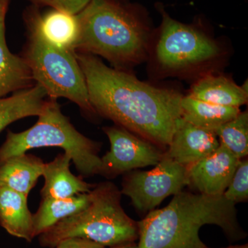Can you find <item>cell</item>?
Masks as SVG:
<instances>
[{"mask_svg":"<svg viewBox=\"0 0 248 248\" xmlns=\"http://www.w3.org/2000/svg\"><path fill=\"white\" fill-rule=\"evenodd\" d=\"M96 113L161 149L167 148L182 117L184 96L155 87L127 72L107 66L92 54L75 51Z\"/></svg>","mask_w":248,"mask_h":248,"instance_id":"6da1fadb","label":"cell"},{"mask_svg":"<svg viewBox=\"0 0 248 248\" xmlns=\"http://www.w3.org/2000/svg\"><path fill=\"white\" fill-rule=\"evenodd\" d=\"M139 227L138 248H205L199 232L204 225L219 226L230 239H244L235 203L223 195L181 191L169 205L149 212Z\"/></svg>","mask_w":248,"mask_h":248,"instance_id":"7a4b0ae2","label":"cell"},{"mask_svg":"<svg viewBox=\"0 0 248 248\" xmlns=\"http://www.w3.org/2000/svg\"><path fill=\"white\" fill-rule=\"evenodd\" d=\"M76 16L79 35L74 51L100 55L117 69L144 58L149 19L140 5L125 0H91Z\"/></svg>","mask_w":248,"mask_h":248,"instance_id":"3957f363","label":"cell"},{"mask_svg":"<svg viewBox=\"0 0 248 248\" xmlns=\"http://www.w3.org/2000/svg\"><path fill=\"white\" fill-rule=\"evenodd\" d=\"M91 202L84 210L62 219L39 235L42 247L55 248L63 240L80 237L113 247L139 239L138 222L124 211L122 192L110 182L100 183L89 192Z\"/></svg>","mask_w":248,"mask_h":248,"instance_id":"277c9868","label":"cell"},{"mask_svg":"<svg viewBox=\"0 0 248 248\" xmlns=\"http://www.w3.org/2000/svg\"><path fill=\"white\" fill-rule=\"evenodd\" d=\"M59 147L71 156L76 169L85 177L101 174L100 145L80 133L62 113L56 99L46 101L35 125L21 133L9 130L0 147V161L34 148Z\"/></svg>","mask_w":248,"mask_h":248,"instance_id":"5b68a950","label":"cell"},{"mask_svg":"<svg viewBox=\"0 0 248 248\" xmlns=\"http://www.w3.org/2000/svg\"><path fill=\"white\" fill-rule=\"evenodd\" d=\"M37 16L38 13L32 11L25 18L27 40L21 55L35 84L45 89L50 99L66 98L84 113L97 115L90 103L86 80L75 51L50 44L41 32Z\"/></svg>","mask_w":248,"mask_h":248,"instance_id":"8992f818","label":"cell"},{"mask_svg":"<svg viewBox=\"0 0 248 248\" xmlns=\"http://www.w3.org/2000/svg\"><path fill=\"white\" fill-rule=\"evenodd\" d=\"M156 9L162 19L155 46V58L164 71H186L218 58L219 47L205 32L195 26L173 19L162 4H156Z\"/></svg>","mask_w":248,"mask_h":248,"instance_id":"52a82bcc","label":"cell"},{"mask_svg":"<svg viewBox=\"0 0 248 248\" xmlns=\"http://www.w3.org/2000/svg\"><path fill=\"white\" fill-rule=\"evenodd\" d=\"M188 184L187 167L166 156L149 171H130L122 182V195L130 197L141 213L155 210L170 195H175Z\"/></svg>","mask_w":248,"mask_h":248,"instance_id":"ba28073f","label":"cell"},{"mask_svg":"<svg viewBox=\"0 0 248 248\" xmlns=\"http://www.w3.org/2000/svg\"><path fill=\"white\" fill-rule=\"evenodd\" d=\"M110 143V151L101 157V174L115 177L124 172L149 166H156L165 151L127 129L117 125L103 129Z\"/></svg>","mask_w":248,"mask_h":248,"instance_id":"9c48e42d","label":"cell"},{"mask_svg":"<svg viewBox=\"0 0 248 248\" xmlns=\"http://www.w3.org/2000/svg\"><path fill=\"white\" fill-rule=\"evenodd\" d=\"M240 160L220 144L211 154L187 167V185L203 195H223Z\"/></svg>","mask_w":248,"mask_h":248,"instance_id":"30bf717a","label":"cell"},{"mask_svg":"<svg viewBox=\"0 0 248 248\" xmlns=\"http://www.w3.org/2000/svg\"><path fill=\"white\" fill-rule=\"evenodd\" d=\"M219 145L214 130L195 126L181 117L164 154L178 164L188 167L211 154Z\"/></svg>","mask_w":248,"mask_h":248,"instance_id":"8fae6325","label":"cell"},{"mask_svg":"<svg viewBox=\"0 0 248 248\" xmlns=\"http://www.w3.org/2000/svg\"><path fill=\"white\" fill-rule=\"evenodd\" d=\"M71 156L66 153L58 155L46 163L43 176L45 184L41 190L42 198L66 199L80 194L89 193L94 185L77 177L70 170Z\"/></svg>","mask_w":248,"mask_h":248,"instance_id":"7c38bea8","label":"cell"},{"mask_svg":"<svg viewBox=\"0 0 248 248\" xmlns=\"http://www.w3.org/2000/svg\"><path fill=\"white\" fill-rule=\"evenodd\" d=\"M7 9L8 5L0 9V98L35 85L27 62L22 56L11 53L6 44L5 21Z\"/></svg>","mask_w":248,"mask_h":248,"instance_id":"4fadbf2b","label":"cell"},{"mask_svg":"<svg viewBox=\"0 0 248 248\" xmlns=\"http://www.w3.org/2000/svg\"><path fill=\"white\" fill-rule=\"evenodd\" d=\"M45 165L40 157L27 153L0 161V189H10L28 197L42 176Z\"/></svg>","mask_w":248,"mask_h":248,"instance_id":"5bb4252c","label":"cell"},{"mask_svg":"<svg viewBox=\"0 0 248 248\" xmlns=\"http://www.w3.org/2000/svg\"><path fill=\"white\" fill-rule=\"evenodd\" d=\"M247 84L239 86L226 77L208 75L192 85L189 95L216 105L240 108L248 102Z\"/></svg>","mask_w":248,"mask_h":248,"instance_id":"9a60e30c","label":"cell"},{"mask_svg":"<svg viewBox=\"0 0 248 248\" xmlns=\"http://www.w3.org/2000/svg\"><path fill=\"white\" fill-rule=\"evenodd\" d=\"M27 200L19 192L0 189V225L11 236L31 242L35 236Z\"/></svg>","mask_w":248,"mask_h":248,"instance_id":"2e32d148","label":"cell"},{"mask_svg":"<svg viewBox=\"0 0 248 248\" xmlns=\"http://www.w3.org/2000/svg\"><path fill=\"white\" fill-rule=\"evenodd\" d=\"M48 97L46 91L39 84L29 89L0 98V132L16 121L42 113Z\"/></svg>","mask_w":248,"mask_h":248,"instance_id":"e0dca14e","label":"cell"},{"mask_svg":"<svg viewBox=\"0 0 248 248\" xmlns=\"http://www.w3.org/2000/svg\"><path fill=\"white\" fill-rule=\"evenodd\" d=\"M91 202L89 193L66 199L42 198L38 210L32 214L35 237L62 219L84 210Z\"/></svg>","mask_w":248,"mask_h":248,"instance_id":"ac0fdd59","label":"cell"},{"mask_svg":"<svg viewBox=\"0 0 248 248\" xmlns=\"http://www.w3.org/2000/svg\"><path fill=\"white\" fill-rule=\"evenodd\" d=\"M182 118L200 128L215 130L241 112L240 108L203 102L187 94L182 99Z\"/></svg>","mask_w":248,"mask_h":248,"instance_id":"d6986e66","label":"cell"},{"mask_svg":"<svg viewBox=\"0 0 248 248\" xmlns=\"http://www.w3.org/2000/svg\"><path fill=\"white\" fill-rule=\"evenodd\" d=\"M37 19L42 35L50 44L74 51L79 35L76 15L53 9L43 16L38 13Z\"/></svg>","mask_w":248,"mask_h":248,"instance_id":"ffe728a7","label":"cell"},{"mask_svg":"<svg viewBox=\"0 0 248 248\" xmlns=\"http://www.w3.org/2000/svg\"><path fill=\"white\" fill-rule=\"evenodd\" d=\"M220 144L228 148L238 159L248 155V113L240 112L232 120L215 129Z\"/></svg>","mask_w":248,"mask_h":248,"instance_id":"44dd1931","label":"cell"},{"mask_svg":"<svg viewBox=\"0 0 248 248\" xmlns=\"http://www.w3.org/2000/svg\"><path fill=\"white\" fill-rule=\"evenodd\" d=\"M225 198L232 203L247 202L248 199V161L240 160L228 188L223 193Z\"/></svg>","mask_w":248,"mask_h":248,"instance_id":"7402d4cb","label":"cell"},{"mask_svg":"<svg viewBox=\"0 0 248 248\" xmlns=\"http://www.w3.org/2000/svg\"><path fill=\"white\" fill-rule=\"evenodd\" d=\"M36 5L48 6L53 9L76 15L86 6L91 0H30Z\"/></svg>","mask_w":248,"mask_h":248,"instance_id":"603a6c76","label":"cell"},{"mask_svg":"<svg viewBox=\"0 0 248 248\" xmlns=\"http://www.w3.org/2000/svg\"><path fill=\"white\" fill-rule=\"evenodd\" d=\"M54 248H107L102 245L80 237L68 238L60 241Z\"/></svg>","mask_w":248,"mask_h":248,"instance_id":"cb8c5ba5","label":"cell"},{"mask_svg":"<svg viewBox=\"0 0 248 248\" xmlns=\"http://www.w3.org/2000/svg\"><path fill=\"white\" fill-rule=\"evenodd\" d=\"M109 248H138V246L135 242L128 243V244H124L118 245V246H113Z\"/></svg>","mask_w":248,"mask_h":248,"instance_id":"d4e9b609","label":"cell"},{"mask_svg":"<svg viewBox=\"0 0 248 248\" xmlns=\"http://www.w3.org/2000/svg\"><path fill=\"white\" fill-rule=\"evenodd\" d=\"M6 5H9V0H0V9Z\"/></svg>","mask_w":248,"mask_h":248,"instance_id":"484cf974","label":"cell"},{"mask_svg":"<svg viewBox=\"0 0 248 248\" xmlns=\"http://www.w3.org/2000/svg\"><path fill=\"white\" fill-rule=\"evenodd\" d=\"M205 248H209L206 247ZM223 248H248V245H243V246H230V247Z\"/></svg>","mask_w":248,"mask_h":248,"instance_id":"4316f807","label":"cell"}]
</instances>
